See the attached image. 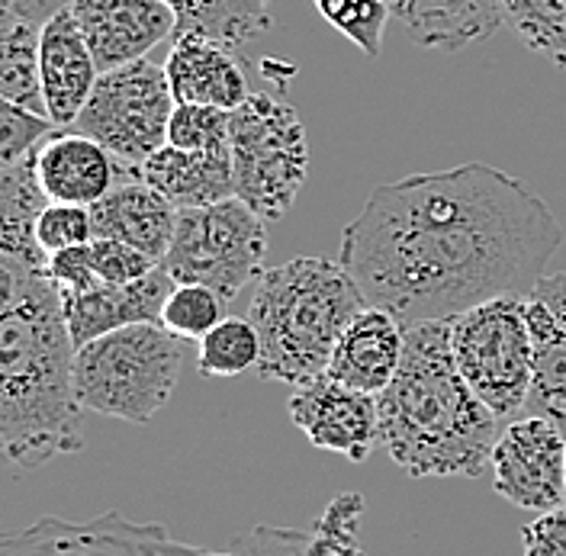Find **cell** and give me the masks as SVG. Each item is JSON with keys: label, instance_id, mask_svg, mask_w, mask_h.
<instances>
[{"label": "cell", "instance_id": "1", "mask_svg": "<svg viewBox=\"0 0 566 556\" xmlns=\"http://www.w3.org/2000/svg\"><path fill=\"white\" fill-rule=\"evenodd\" d=\"M564 225L525 180L470 161L380 183L342 232L338 261L402 328L528 296Z\"/></svg>", "mask_w": 566, "mask_h": 556}, {"label": "cell", "instance_id": "2", "mask_svg": "<svg viewBox=\"0 0 566 556\" xmlns=\"http://www.w3.org/2000/svg\"><path fill=\"white\" fill-rule=\"evenodd\" d=\"M74 357L49 271L0 264V441L10 463L35 470L84 448Z\"/></svg>", "mask_w": 566, "mask_h": 556}, {"label": "cell", "instance_id": "3", "mask_svg": "<svg viewBox=\"0 0 566 556\" xmlns=\"http://www.w3.org/2000/svg\"><path fill=\"white\" fill-rule=\"evenodd\" d=\"M380 406V448L412 476H483L493 457L499 421L463 380L451 348V322L406 328L402 364Z\"/></svg>", "mask_w": 566, "mask_h": 556}, {"label": "cell", "instance_id": "4", "mask_svg": "<svg viewBox=\"0 0 566 556\" xmlns=\"http://www.w3.org/2000/svg\"><path fill=\"white\" fill-rule=\"evenodd\" d=\"M367 306L342 261L293 258L264 271L251 296V325L261 338L258 374L286 386L325 377L338 338Z\"/></svg>", "mask_w": 566, "mask_h": 556}, {"label": "cell", "instance_id": "5", "mask_svg": "<svg viewBox=\"0 0 566 556\" xmlns=\"http://www.w3.org/2000/svg\"><path fill=\"white\" fill-rule=\"evenodd\" d=\"M187 345L161 322L126 325L87 342L74 357L77 406L129 424H148L175 392Z\"/></svg>", "mask_w": 566, "mask_h": 556}, {"label": "cell", "instance_id": "6", "mask_svg": "<svg viewBox=\"0 0 566 556\" xmlns=\"http://www.w3.org/2000/svg\"><path fill=\"white\" fill-rule=\"evenodd\" d=\"M229 139L235 197L264 222L283 219L310 171V141L300 113L281 94L251 91L245 104L232 109Z\"/></svg>", "mask_w": 566, "mask_h": 556}, {"label": "cell", "instance_id": "7", "mask_svg": "<svg viewBox=\"0 0 566 556\" xmlns=\"http://www.w3.org/2000/svg\"><path fill=\"white\" fill-rule=\"evenodd\" d=\"M451 348L463 380L502 421L525 412L534 380V348L525 296H499L451 318Z\"/></svg>", "mask_w": 566, "mask_h": 556}, {"label": "cell", "instance_id": "8", "mask_svg": "<svg viewBox=\"0 0 566 556\" xmlns=\"http://www.w3.org/2000/svg\"><path fill=\"white\" fill-rule=\"evenodd\" d=\"M264 219L245 200L229 197L212 207L177 212L175 242L161 267L175 283H203L232 303L248 283L264 274Z\"/></svg>", "mask_w": 566, "mask_h": 556}, {"label": "cell", "instance_id": "9", "mask_svg": "<svg viewBox=\"0 0 566 556\" xmlns=\"http://www.w3.org/2000/svg\"><path fill=\"white\" fill-rule=\"evenodd\" d=\"M175 106L165 65L142 59L101 74L91 101L71 129L97 139L119 165L139 171L158 148L168 145V123Z\"/></svg>", "mask_w": 566, "mask_h": 556}, {"label": "cell", "instance_id": "10", "mask_svg": "<svg viewBox=\"0 0 566 556\" xmlns=\"http://www.w3.org/2000/svg\"><path fill=\"white\" fill-rule=\"evenodd\" d=\"M495 495L525 512H551L566 502V434L544 416L512 418L499 438L493 457Z\"/></svg>", "mask_w": 566, "mask_h": 556}, {"label": "cell", "instance_id": "11", "mask_svg": "<svg viewBox=\"0 0 566 556\" xmlns=\"http://www.w3.org/2000/svg\"><path fill=\"white\" fill-rule=\"evenodd\" d=\"M193 550L161 524L129 522L123 512H106L91 522L42 515L0 544V556H187Z\"/></svg>", "mask_w": 566, "mask_h": 556}, {"label": "cell", "instance_id": "12", "mask_svg": "<svg viewBox=\"0 0 566 556\" xmlns=\"http://www.w3.org/2000/svg\"><path fill=\"white\" fill-rule=\"evenodd\" d=\"M290 418L310 438L313 448L342 453L364 463L380 444V406L377 396L357 392L328 374L296 386L290 396Z\"/></svg>", "mask_w": 566, "mask_h": 556}, {"label": "cell", "instance_id": "13", "mask_svg": "<svg viewBox=\"0 0 566 556\" xmlns=\"http://www.w3.org/2000/svg\"><path fill=\"white\" fill-rule=\"evenodd\" d=\"M71 13L101 74L142 62L177 35V10L168 0H74Z\"/></svg>", "mask_w": 566, "mask_h": 556}, {"label": "cell", "instance_id": "14", "mask_svg": "<svg viewBox=\"0 0 566 556\" xmlns=\"http://www.w3.org/2000/svg\"><path fill=\"white\" fill-rule=\"evenodd\" d=\"M534 380L525 412L551 418L566 434V274H544L525 296Z\"/></svg>", "mask_w": 566, "mask_h": 556}, {"label": "cell", "instance_id": "15", "mask_svg": "<svg viewBox=\"0 0 566 556\" xmlns=\"http://www.w3.org/2000/svg\"><path fill=\"white\" fill-rule=\"evenodd\" d=\"M35 175L52 203L94 207L119 180L139 177V171L119 165L97 139L77 129H55L35 148Z\"/></svg>", "mask_w": 566, "mask_h": 556}, {"label": "cell", "instance_id": "16", "mask_svg": "<svg viewBox=\"0 0 566 556\" xmlns=\"http://www.w3.org/2000/svg\"><path fill=\"white\" fill-rule=\"evenodd\" d=\"M175 286V277L158 264L151 274L126 286H94L84 293H62L74 348H84L87 342L126 325L161 322V310Z\"/></svg>", "mask_w": 566, "mask_h": 556}, {"label": "cell", "instance_id": "17", "mask_svg": "<svg viewBox=\"0 0 566 556\" xmlns=\"http://www.w3.org/2000/svg\"><path fill=\"white\" fill-rule=\"evenodd\" d=\"M364 505V495L357 489H348L325 505L310 531L258 524L235 537L232 556H367L360 547Z\"/></svg>", "mask_w": 566, "mask_h": 556}, {"label": "cell", "instance_id": "18", "mask_svg": "<svg viewBox=\"0 0 566 556\" xmlns=\"http://www.w3.org/2000/svg\"><path fill=\"white\" fill-rule=\"evenodd\" d=\"M39 59H42V94H45L49 119L55 126H74L101 81V69L87 49V39L81 33L71 7L42 27Z\"/></svg>", "mask_w": 566, "mask_h": 556}, {"label": "cell", "instance_id": "19", "mask_svg": "<svg viewBox=\"0 0 566 556\" xmlns=\"http://www.w3.org/2000/svg\"><path fill=\"white\" fill-rule=\"evenodd\" d=\"M177 212L180 209L168 197H161L148 180L126 177L104 200L91 207L94 239H116V242L133 244L142 254L161 264L175 242Z\"/></svg>", "mask_w": 566, "mask_h": 556}, {"label": "cell", "instance_id": "20", "mask_svg": "<svg viewBox=\"0 0 566 556\" xmlns=\"http://www.w3.org/2000/svg\"><path fill=\"white\" fill-rule=\"evenodd\" d=\"M165 71L177 104L216 106L232 113L251 94L245 69L229 45L203 33H177Z\"/></svg>", "mask_w": 566, "mask_h": 556}, {"label": "cell", "instance_id": "21", "mask_svg": "<svg viewBox=\"0 0 566 556\" xmlns=\"http://www.w3.org/2000/svg\"><path fill=\"white\" fill-rule=\"evenodd\" d=\"M402 350H406L402 322L380 306H367L338 338L328 364V377L352 386L357 392L380 396L402 364Z\"/></svg>", "mask_w": 566, "mask_h": 556}, {"label": "cell", "instance_id": "22", "mask_svg": "<svg viewBox=\"0 0 566 556\" xmlns=\"http://www.w3.org/2000/svg\"><path fill=\"white\" fill-rule=\"evenodd\" d=\"M139 177L161 197H168L177 209L212 207L219 200L235 197L232 141L207 151H184L165 145L142 165Z\"/></svg>", "mask_w": 566, "mask_h": 556}, {"label": "cell", "instance_id": "23", "mask_svg": "<svg viewBox=\"0 0 566 556\" xmlns=\"http://www.w3.org/2000/svg\"><path fill=\"white\" fill-rule=\"evenodd\" d=\"M392 17L422 49L454 55L502 27V0H392Z\"/></svg>", "mask_w": 566, "mask_h": 556}, {"label": "cell", "instance_id": "24", "mask_svg": "<svg viewBox=\"0 0 566 556\" xmlns=\"http://www.w3.org/2000/svg\"><path fill=\"white\" fill-rule=\"evenodd\" d=\"M49 193L35 175V151L0 171V264L49 271V251L35 239V222L49 207Z\"/></svg>", "mask_w": 566, "mask_h": 556}, {"label": "cell", "instance_id": "25", "mask_svg": "<svg viewBox=\"0 0 566 556\" xmlns=\"http://www.w3.org/2000/svg\"><path fill=\"white\" fill-rule=\"evenodd\" d=\"M177 10V33H203L235 49L274 27V0H168Z\"/></svg>", "mask_w": 566, "mask_h": 556}, {"label": "cell", "instance_id": "26", "mask_svg": "<svg viewBox=\"0 0 566 556\" xmlns=\"http://www.w3.org/2000/svg\"><path fill=\"white\" fill-rule=\"evenodd\" d=\"M42 27L0 20V101L45 113L42 94Z\"/></svg>", "mask_w": 566, "mask_h": 556}, {"label": "cell", "instance_id": "27", "mask_svg": "<svg viewBox=\"0 0 566 556\" xmlns=\"http://www.w3.org/2000/svg\"><path fill=\"white\" fill-rule=\"evenodd\" d=\"M502 27L531 52L566 69V0H502Z\"/></svg>", "mask_w": 566, "mask_h": 556}, {"label": "cell", "instance_id": "28", "mask_svg": "<svg viewBox=\"0 0 566 556\" xmlns=\"http://www.w3.org/2000/svg\"><path fill=\"white\" fill-rule=\"evenodd\" d=\"M261 360V338L251 318H222L197 342L200 377H239Z\"/></svg>", "mask_w": 566, "mask_h": 556}, {"label": "cell", "instance_id": "29", "mask_svg": "<svg viewBox=\"0 0 566 556\" xmlns=\"http://www.w3.org/2000/svg\"><path fill=\"white\" fill-rule=\"evenodd\" d=\"M226 303L203 283H177L161 310V325L184 342H200L226 318Z\"/></svg>", "mask_w": 566, "mask_h": 556}, {"label": "cell", "instance_id": "30", "mask_svg": "<svg viewBox=\"0 0 566 556\" xmlns=\"http://www.w3.org/2000/svg\"><path fill=\"white\" fill-rule=\"evenodd\" d=\"M313 3H316L318 13L338 33L348 35L360 52H367L370 59L380 55L387 20L392 13L389 0H313Z\"/></svg>", "mask_w": 566, "mask_h": 556}, {"label": "cell", "instance_id": "31", "mask_svg": "<svg viewBox=\"0 0 566 556\" xmlns=\"http://www.w3.org/2000/svg\"><path fill=\"white\" fill-rule=\"evenodd\" d=\"M229 129H232V113L216 109V106L200 104H177L168 123V145L184 148V151H207L229 145Z\"/></svg>", "mask_w": 566, "mask_h": 556}, {"label": "cell", "instance_id": "32", "mask_svg": "<svg viewBox=\"0 0 566 556\" xmlns=\"http://www.w3.org/2000/svg\"><path fill=\"white\" fill-rule=\"evenodd\" d=\"M52 133H55V123L49 116L0 101V165H13L33 155Z\"/></svg>", "mask_w": 566, "mask_h": 556}, {"label": "cell", "instance_id": "33", "mask_svg": "<svg viewBox=\"0 0 566 556\" xmlns=\"http://www.w3.org/2000/svg\"><path fill=\"white\" fill-rule=\"evenodd\" d=\"M35 239L39 244L55 254L65 248L94 242V219L91 207H74V203H49L42 209L39 222H35Z\"/></svg>", "mask_w": 566, "mask_h": 556}, {"label": "cell", "instance_id": "34", "mask_svg": "<svg viewBox=\"0 0 566 556\" xmlns=\"http://www.w3.org/2000/svg\"><path fill=\"white\" fill-rule=\"evenodd\" d=\"M91 261H94L97 280L104 286L136 283V280H142L145 274H151L158 267V261H151L148 254H142L139 248L116 242V239H94L91 242Z\"/></svg>", "mask_w": 566, "mask_h": 556}, {"label": "cell", "instance_id": "35", "mask_svg": "<svg viewBox=\"0 0 566 556\" xmlns=\"http://www.w3.org/2000/svg\"><path fill=\"white\" fill-rule=\"evenodd\" d=\"M49 277L55 280V286L62 293H84V290L104 286L97 280L94 261H91V242L49 254Z\"/></svg>", "mask_w": 566, "mask_h": 556}, {"label": "cell", "instance_id": "36", "mask_svg": "<svg viewBox=\"0 0 566 556\" xmlns=\"http://www.w3.org/2000/svg\"><path fill=\"white\" fill-rule=\"evenodd\" d=\"M525 556H566V502L522 527Z\"/></svg>", "mask_w": 566, "mask_h": 556}, {"label": "cell", "instance_id": "37", "mask_svg": "<svg viewBox=\"0 0 566 556\" xmlns=\"http://www.w3.org/2000/svg\"><path fill=\"white\" fill-rule=\"evenodd\" d=\"M74 0H0V20H17V23H35L45 27L52 17L69 10Z\"/></svg>", "mask_w": 566, "mask_h": 556}, {"label": "cell", "instance_id": "38", "mask_svg": "<svg viewBox=\"0 0 566 556\" xmlns=\"http://www.w3.org/2000/svg\"><path fill=\"white\" fill-rule=\"evenodd\" d=\"M187 556H232V550H229V554H210V550H200V547H197L193 554H187Z\"/></svg>", "mask_w": 566, "mask_h": 556}, {"label": "cell", "instance_id": "39", "mask_svg": "<svg viewBox=\"0 0 566 556\" xmlns=\"http://www.w3.org/2000/svg\"><path fill=\"white\" fill-rule=\"evenodd\" d=\"M389 3H392V0H389Z\"/></svg>", "mask_w": 566, "mask_h": 556}]
</instances>
